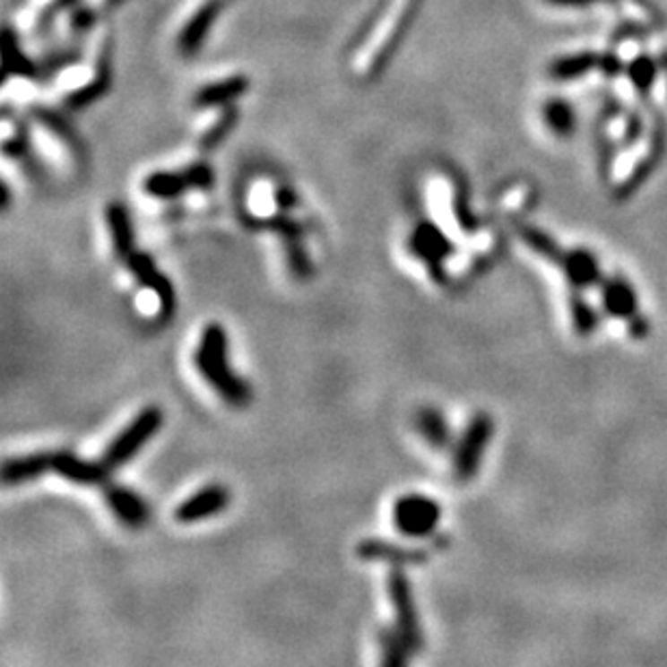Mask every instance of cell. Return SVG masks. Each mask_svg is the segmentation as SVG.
<instances>
[{"label": "cell", "instance_id": "cell-4", "mask_svg": "<svg viewBox=\"0 0 667 667\" xmlns=\"http://www.w3.org/2000/svg\"><path fill=\"white\" fill-rule=\"evenodd\" d=\"M601 300L607 316L622 320L635 340H644L648 335L650 325L639 309V296L633 283L622 274H611L601 283Z\"/></svg>", "mask_w": 667, "mask_h": 667}, {"label": "cell", "instance_id": "cell-10", "mask_svg": "<svg viewBox=\"0 0 667 667\" xmlns=\"http://www.w3.org/2000/svg\"><path fill=\"white\" fill-rule=\"evenodd\" d=\"M126 264H128L130 273L134 274L136 282H139L143 288L150 290V292L158 299L162 320L171 314H176V290H173V285L169 283V279L164 277L160 270L156 268L153 259L150 256H145V253L134 251L128 259H126Z\"/></svg>", "mask_w": 667, "mask_h": 667}, {"label": "cell", "instance_id": "cell-21", "mask_svg": "<svg viewBox=\"0 0 667 667\" xmlns=\"http://www.w3.org/2000/svg\"><path fill=\"white\" fill-rule=\"evenodd\" d=\"M598 65H601V55H596V52H575V55H566L562 59L553 61L549 72L555 81L568 82L585 76L592 70H598Z\"/></svg>", "mask_w": 667, "mask_h": 667}, {"label": "cell", "instance_id": "cell-5", "mask_svg": "<svg viewBox=\"0 0 667 667\" xmlns=\"http://www.w3.org/2000/svg\"><path fill=\"white\" fill-rule=\"evenodd\" d=\"M443 510L438 501L426 495H402L394 504L391 521L402 536L406 538H428L437 532L441 523Z\"/></svg>", "mask_w": 667, "mask_h": 667}, {"label": "cell", "instance_id": "cell-29", "mask_svg": "<svg viewBox=\"0 0 667 667\" xmlns=\"http://www.w3.org/2000/svg\"><path fill=\"white\" fill-rule=\"evenodd\" d=\"M663 67H665V70H667V52H665V55H663Z\"/></svg>", "mask_w": 667, "mask_h": 667}, {"label": "cell", "instance_id": "cell-12", "mask_svg": "<svg viewBox=\"0 0 667 667\" xmlns=\"http://www.w3.org/2000/svg\"><path fill=\"white\" fill-rule=\"evenodd\" d=\"M559 268H562L566 282L570 283V288L576 290V292H584V290L594 288V285L602 283V270H601V262L590 248H570V251L564 253L562 262H559Z\"/></svg>", "mask_w": 667, "mask_h": 667}, {"label": "cell", "instance_id": "cell-25", "mask_svg": "<svg viewBox=\"0 0 667 667\" xmlns=\"http://www.w3.org/2000/svg\"><path fill=\"white\" fill-rule=\"evenodd\" d=\"M380 648H383V663L385 665H406L411 659V650L409 645L404 644V639L400 637L395 628H385L383 633L378 635Z\"/></svg>", "mask_w": 667, "mask_h": 667}, {"label": "cell", "instance_id": "cell-6", "mask_svg": "<svg viewBox=\"0 0 667 667\" xmlns=\"http://www.w3.org/2000/svg\"><path fill=\"white\" fill-rule=\"evenodd\" d=\"M386 592H389L391 607L395 613V631L404 644L409 645L412 654L420 653L423 645V635H421V624L420 616H417V605L415 598H412V590L406 575L400 568H394L386 579Z\"/></svg>", "mask_w": 667, "mask_h": 667}, {"label": "cell", "instance_id": "cell-18", "mask_svg": "<svg viewBox=\"0 0 667 667\" xmlns=\"http://www.w3.org/2000/svg\"><path fill=\"white\" fill-rule=\"evenodd\" d=\"M106 227H108L110 242H113L115 257L119 262H126L134 253V231H132V221L128 210L121 204H108L106 208Z\"/></svg>", "mask_w": 667, "mask_h": 667}, {"label": "cell", "instance_id": "cell-9", "mask_svg": "<svg viewBox=\"0 0 667 667\" xmlns=\"http://www.w3.org/2000/svg\"><path fill=\"white\" fill-rule=\"evenodd\" d=\"M212 171L205 164H193L188 171H153L143 179V193L158 201L182 197L186 190H208Z\"/></svg>", "mask_w": 667, "mask_h": 667}, {"label": "cell", "instance_id": "cell-11", "mask_svg": "<svg viewBox=\"0 0 667 667\" xmlns=\"http://www.w3.org/2000/svg\"><path fill=\"white\" fill-rule=\"evenodd\" d=\"M230 490L221 484H208L204 489H199L195 495H190L188 499H184L182 504L176 507V521L182 525H193V523H201L205 518H212L221 515L227 506H230Z\"/></svg>", "mask_w": 667, "mask_h": 667}, {"label": "cell", "instance_id": "cell-14", "mask_svg": "<svg viewBox=\"0 0 667 667\" xmlns=\"http://www.w3.org/2000/svg\"><path fill=\"white\" fill-rule=\"evenodd\" d=\"M104 499L108 504L110 512L117 516V521L128 527H141L150 521V506L136 495L134 490L126 489V486H106Z\"/></svg>", "mask_w": 667, "mask_h": 667}, {"label": "cell", "instance_id": "cell-1", "mask_svg": "<svg viewBox=\"0 0 667 667\" xmlns=\"http://www.w3.org/2000/svg\"><path fill=\"white\" fill-rule=\"evenodd\" d=\"M195 368L201 378L208 383L227 404L247 406L251 402V386L245 378L234 372L230 363V340L227 331L212 322L201 331L197 351H195Z\"/></svg>", "mask_w": 667, "mask_h": 667}, {"label": "cell", "instance_id": "cell-24", "mask_svg": "<svg viewBox=\"0 0 667 667\" xmlns=\"http://www.w3.org/2000/svg\"><path fill=\"white\" fill-rule=\"evenodd\" d=\"M570 317H573V326L579 335H592L598 326V311L584 299V294L576 292L570 296Z\"/></svg>", "mask_w": 667, "mask_h": 667}, {"label": "cell", "instance_id": "cell-22", "mask_svg": "<svg viewBox=\"0 0 667 667\" xmlns=\"http://www.w3.org/2000/svg\"><path fill=\"white\" fill-rule=\"evenodd\" d=\"M518 236H521V240L525 242V247L529 248V251H533L538 257L547 259V262L558 264L559 266V262H562L566 251L559 247V242L555 240V238H550L547 234V231H542L540 227L527 225V222H521V225H518Z\"/></svg>", "mask_w": 667, "mask_h": 667}, {"label": "cell", "instance_id": "cell-26", "mask_svg": "<svg viewBox=\"0 0 667 667\" xmlns=\"http://www.w3.org/2000/svg\"><path fill=\"white\" fill-rule=\"evenodd\" d=\"M628 78H631L633 87L637 91H650L656 81V74H659V63H656L650 55H639L631 65H628Z\"/></svg>", "mask_w": 667, "mask_h": 667}, {"label": "cell", "instance_id": "cell-15", "mask_svg": "<svg viewBox=\"0 0 667 667\" xmlns=\"http://www.w3.org/2000/svg\"><path fill=\"white\" fill-rule=\"evenodd\" d=\"M357 555L369 562H389L394 566H411L426 562V553L417 549H406L386 540H363L357 547Z\"/></svg>", "mask_w": 667, "mask_h": 667}, {"label": "cell", "instance_id": "cell-8", "mask_svg": "<svg viewBox=\"0 0 667 667\" xmlns=\"http://www.w3.org/2000/svg\"><path fill=\"white\" fill-rule=\"evenodd\" d=\"M227 0H193L178 22L176 48L184 56H193L210 33Z\"/></svg>", "mask_w": 667, "mask_h": 667}, {"label": "cell", "instance_id": "cell-7", "mask_svg": "<svg viewBox=\"0 0 667 667\" xmlns=\"http://www.w3.org/2000/svg\"><path fill=\"white\" fill-rule=\"evenodd\" d=\"M409 251L428 266L434 282H445V262L454 256V242L430 221L417 222L411 231Z\"/></svg>", "mask_w": 667, "mask_h": 667}, {"label": "cell", "instance_id": "cell-16", "mask_svg": "<svg viewBox=\"0 0 667 667\" xmlns=\"http://www.w3.org/2000/svg\"><path fill=\"white\" fill-rule=\"evenodd\" d=\"M247 76L236 74V76H225L219 81L205 82L204 87L195 93V108H214V106H225L231 104V100H236L238 95L247 91Z\"/></svg>", "mask_w": 667, "mask_h": 667}, {"label": "cell", "instance_id": "cell-3", "mask_svg": "<svg viewBox=\"0 0 667 667\" xmlns=\"http://www.w3.org/2000/svg\"><path fill=\"white\" fill-rule=\"evenodd\" d=\"M495 434V421L489 412H478L471 417V421L460 434L456 447H454V478L458 481H471L478 475L481 460L486 456V449Z\"/></svg>", "mask_w": 667, "mask_h": 667}, {"label": "cell", "instance_id": "cell-17", "mask_svg": "<svg viewBox=\"0 0 667 667\" xmlns=\"http://www.w3.org/2000/svg\"><path fill=\"white\" fill-rule=\"evenodd\" d=\"M199 113L201 117L197 121V126H195V132H197L201 147H212L225 139V134L230 132L231 124H234L236 119V108L231 104L204 108L199 110Z\"/></svg>", "mask_w": 667, "mask_h": 667}, {"label": "cell", "instance_id": "cell-28", "mask_svg": "<svg viewBox=\"0 0 667 667\" xmlns=\"http://www.w3.org/2000/svg\"><path fill=\"white\" fill-rule=\"evenodd\" d=\"M549 4H555V7H570V9H585L590 4H594L596 0H547Z\"/></svg>", "mask_w": 667, "mask_h": 667}, {"label": "cell", "instance_id": "cell-23", "mask_svg": "<svg viewBox=\"0 0 667 667\" xmlns=\"http://www.w3.org/2000/svg\"><path fill=\"white\" fill-rule=\"evenodd\" d=\"M542 117L550 134L559 136V139H568L575 132V108L566 100H549L542 108Z\"/></svg>", "mask_w": 667, "mask_h": 667}, {"label": "cell", "instance_id": "cell-27", "mask_svg": "<svg viewBox=\"0 0 667 667\" xmlns=\"http://www.w3.org/2000/svg\"><path fill=\"white\" fill-rule=\"evenodd\" d=\"M598 70L605 72L607 76H618V74L622 72V63L613 52H605V55H601V65H598Z\"/></svg>", "mask_w": 667, "mask_h": 667}, {"label": "cell", "instance_id": "cell-13", "mask_svg": "<svg viewBox=\"0 0 667 667\" xmlns=\"http://www.w3.org/2000/svg\"><path fill=\"white\" fill-rule=\"evenodd\" d=\"M50 471L61 475L63 480L81 486L102 484L110 475L100 460L98 463H87V460L72 452H50Z\"/></svg>", "mask_w": 667, "mask_h": 667}, {"label": "cell", "instance_id": "cell-19", "mask_svg": "<svg viewBox=\"0 0 667 667\" xmlns=\"http://www.w3.org/2000/svg\"><path fill=\"white\" fill-rule=\"evenodd\" d=\"M48 471H50V452L26 454V456L4 460L3 481L7 486H20L41 478Z\"/></svg>", "mask_w": 667, "mask_h": 667}, {"label": "cell", "instance_id": "cell-2", "mask_svg": "<svg viewBox=\"0 0 667 667\" xmlns=\"http://www.w3.org/2000/svg\"><path fill=\"white\" fill-rule=\"evenodd\" d=\"M162 421L164 415L158 406H147V409H143L139 415H136L134 420L110 441L108 447H106L102 458H100L104 469L108 471V473H113V471L128 464L130 460L145 447L147 441L160 432Z\"/></svg>", "mask_w": 667, "mask_h": 667}, {"label": "cell", "instance_id": "cell-20", "mask_svg": "<svg viewBox=\"0 0 667 667\" xmlns=\"http://www.w3.org/2000/svg\"><path fill=\"white\" fill-rule=\"evenodd\" d=\"M415 430L420 432V437L430 445L432 449H447L454 441L452 428H449L447 420L438 409L434 406H423L417 411L415 415Z\"/></svg>", "mask_w": 667, "mask_h": 667}]
</instances>
